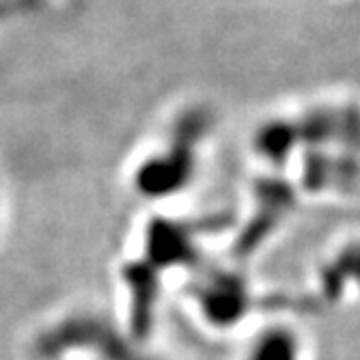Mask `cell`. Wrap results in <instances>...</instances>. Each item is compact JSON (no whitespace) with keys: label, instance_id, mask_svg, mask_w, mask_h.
<instances>
[{"label":"cell","instance_id":"6da1fadb","mask_svg":"<svg viewBox=\"0 0 360 360\" xmlns=\"http://www.w3.org/2000/svg\"><path fill=\"white\" fill-rule=\"evenodd\" d=\"M250 360H296V343L285 333H270L259 339Z\"/></svg>","mask_w":360,"mask_h":360}]
</instances>
